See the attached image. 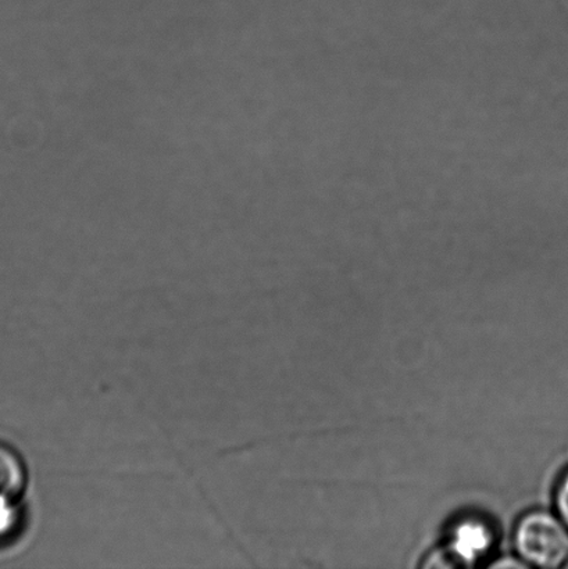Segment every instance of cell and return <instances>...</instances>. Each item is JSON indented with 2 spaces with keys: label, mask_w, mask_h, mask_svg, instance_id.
I'll return each instance as SVG.
<instances>
[{
  "label": "cell",
  "mask_w": 568,
  "mask_h": 569,
  "mask_svg": "<svg viewBox=\"0 0 568 569\" xmlns=\"http://www.w3.org/2000/svg\"><path fill=\"white\" fill-rule=\"evenodd\" d=\"M26 485L27 468L21 456L9 445L0 443V499L14 501Z\"/></svg>",
  "instance_id": "obj_3"
},
{
  "label": "cell",
  "mask_w": 568,
  "mask_h": 569,
  "mask_svg": "<svg viewBox=\"0 0 568 569\" xmlns=\"http://www.w3.org/2000/svg\"><path fill=\"white\" fill-rule=\"evenodd\" d=\"M555 506L560 520L564 521L568 528V470L564 473V477L560 478L558 488H556Z\"/></svg>",
  "instance_id": "obj_4"
},
{
  "label": "cell",
  "mask_w": 568,
  "mask_h": 569,
  "mask_svg": "<svg viewBox=\"0 0 568 569\" xmlns=\"http://www.w3.org/2000/svg\"><path fill=\"white\" fill-rule=\"evenodd\" d=\"M14 501L0 499V538L10 531L11 523H13L14 512L11 507Z\"/></svg>",
  "instance_id": "obj_5"
},
{
  "label": "cell",
  "mask_w": 568,
  "mask_h": 569,
  "mask_svg": "<svg viewBox=\"0 0 568 569\" xmlns=\"http://www.w3.org/2000/svg\"><path fill=\"white\" fill-rule=\"evenodd\" d=\"M495 533L487 521L469 517L456 523L450 532L448 553L456 566H476L491 553Z\"/></svg>",
  "instance_id": "obj_2"
},
{
  "label": "cell",
  "mask_w": 568,
  "mask_h": 569,
  "mask_svg": "<svg viewBox=\"0 0 568 569\" xmlns=\"http://www.w3.org/2000/svg\"><path fill=\"white\" fill-rule=\"evenodd\" d=\"M515 545L528 567L559 568L568 562V528L559 516L536 510L517 523Z\"/></svg>",
  "instance_id": "obj_1"
}]
</instances>
